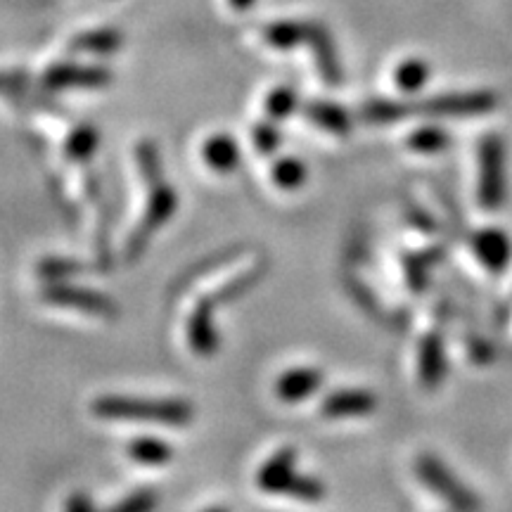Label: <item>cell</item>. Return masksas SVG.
<instances>
[{"mask_svg":"<svg viewBox=\"0 0 512 512\" xmlns=\"http://www.w3.org/2000/svg\"><path fill=\"white\" fill-rule=\"evenodd\" d=\"M91 411L100 420L162 427H185L195 415V408L183 399H128V396H100L98 401H93Z\"/></svg>","mask_w":512,"mask_h":512,"instance_id":"6da1fadb","label":"cell"},{"mask_svg":"<svg viewBox=\"0 0 512 512\" xmlns=\"http://www.w3.org/2000/svg\"><path fill=\"white\" fill-rule=\"evenodd\" d=\"M145 183H147V190H150V197H147L145 211L143 216H140L136 230H133L131 238L126 240V247H124L126 261H138L147 249V242L152 240V235H155L166 221L174 219L178 209L176 188L164 181V174L145 178Z\"/></svg>","mask_w":512,"mask_h":512,"instance_id":"7a4b0ae2","label":"cell"},{"mask_svg":"<svg viewBox=\"0 0 512 512\" xmlns=\"http://www.w3.org/2000/svg\"><path fill=\"white\" fill-rule=\"evenodd\" d=\"M505 200V147L498 136H489L479 145V204L496 211Z\"/></svg>","mask_w":512,"mask_h":512,"instance_id":"3957f363","label":"cell"},{"mask_svg":"<svg viewBox=\"0 0 512 512\" xmlns=\"http://www.w3.org/2000/svg\"><path fill=\"white\" fill-rule=\"evenodd\" d=\"M41 299L48 306H60V309L88 313V316L100 318H114L119 316V306L107 294L86 290V287L69 285L67 280L60 283H48L46 290L41 292Z\"/></svg>","mask_w":512,"mask_h":512,"instance_id":"277c9868","label":"cell"},{"mask_svg":"<svg viewBox=\"0 0 512 512\" xmlns=\"http://www.w3.org/2000/svg\"><path fill=\"white\" fill-rule=\"evenodd\" d=\"M415 472H418V477L422 479V484H425L427 489H432L434 494L444 498V501L448 505H453V508L458 510L479 508V501L475 498V494H472L465 484H460L458 477L453 475V472L448 470L439 458L425 453V456H420L418 463H415Z\"/></svg>","mask_w":512,"mask_h":512,"instance_id":"5b68a950","label":"cell"},{"mask_svg":"<svg viewBox=\"0 0 512 512\" xmlns=\"http://www.w3.org/2000/svg\"><path fill=\"white\" fill-rule=\"evenodd\" d=\"M494 105L496 98L491 93H451L411 105V117H418V114L420 117H477V114L489 112Z\"/></svg>","mask_w":512,"mask_h":512,"instance_id":"8992f818","label":"cell"},{"mask_svg":"<svg viewBox=\"0 0 512 512\" xmlns=\"http://www.w3.org/2000/svg\"><path fill=\"white\" fill-rule=\"evenodd\" d=\"M112 83V72L98 64H53L43 74V86L48 91H67V88H105Z\"/></svg>","mask_w":512,"mask_h":512,"instance_id":"52a82bcc","label":"cell"},{"mask_svg":"<svg viewBox=\"0 0 512 512\" xmlns=\"http://www.w3.org/2000/svg\"><path fill=\"white\" fill-rule=\"evenodd\" d=\"M304 43L311 48L313 60L318 64L320 79L328 83V86H339L342 83V64H339L337 48L332 43L330 31L323 24L306 22Z\"/></svg>","mask_w":512,"mask_h":512,"instance_id":"ba28073f","label":"cell"},{"mask_svg":"<svg viewBox=\"0 0 512 512\" xmlns=\"http://www.w3.org/2000/svg\"><path fill=\"white\" fill-rule=\"evenodd\" d=\"M214 311L207 302H197L195 309L188 313V323H185V337H188V347L197 356H214L219 351V330L214 325Z\"/></svg>","mask_w":512,"mask_h":512,"instance_id":"9c48e42d","label":"cell"},{"mask_svg":"<svg viewBox=\"0 0 512 512\" xmlns=\"http://www.w3.org/2000/svg\"><path fill=\"white\" fill-rule=\"evenodd\" d=\"M377 408V396L370 389H337L320 403V413L330 420L361 418Z\"/></svg>","mask_w":512,"mask_h":512,"instance_id":"30bf717a","label":"cell"},{"mask_svg":"<svg viewBox=\"0 0 512 512\" xmlns=\"http://www.w3.org/2000/svg\"><path fill=\"white\" fill-rule=\"evenodd\" d=\"M297 465V448L285 446L275 453L273 458H268L264 465L256 472V486L261 491H268V494H285V486L290 484V479L297 475L294 470Z\"/></svg>","mask_w":512,"mask_h":512,"instance_id":"8fae6325","label":"cell"},{"mask_svg":"<svg viewBox=\"0 0 512 512\" xmlns=\"http://www.w3.org/2000/svg\"><path fill=\"white\" fill-rule=\"evenodd\" d=\"M323 380L325 375L320 373L318 368H292L278 377V382H275V394H278V399L285 403H302L323 387Z\"/></svg>","mask_w":512,"mask_h":512,"instance_id":"7c38bea8","label":"cell"},{"mask_svg":"<svg viewBox=\"0 0 512 512\" xmlns=\"http://www.w3.org/2000/svg\"><path fill=\"white\" fill-rule=\"evenodd\" d=\"M472 247L479 256V261L489 268L491 273H501L505 266H508L512 247L508 235L498 228H484L472 238Z\"/></svg>","mask_w":512,"mask_h":512,"instance_id":"4fadbf2b","label":"cell"},{"mask_svg":"<svg viewBox=\"0 0 512 512\" xmlns=\"http://www.w3.org/2000/svg\"><path fill=\"white\" fill-rule=\"evenodd\" d=\"M202 159L214 174H221V176L233 174V171L240 166V159H242L238 140L228 136V133H216V136L204 140Z\"/></svg>","mask_w":512,"mask_h":512,"instance_id":"5bb4252c","label":"cell"},{"mask_svg":"<svg viewBox=\"0 0 512 512\" xmlns=\"http://www.w3.org/2000/svg\"><path fill=\"white\" fill-rule=\"evenodd\" d=\"M446 375V354L441 335L432 332L420 344V382L425 389H437Z\"/></svg>","mask_w":512,"mask_h":512,"instance_id":"9a60e30c","label":"cell"},{"mask_svg":"<svg viewBox=\"0 0 512 512\" xmlns=\"http://www.w3.org/2000/svg\"><path fill=\"white\" fill-rule=\"evenodd\" d=\"M304 117L313 121V124L325 128L332 136H349L351 133V114L344 107L335 105V102L313 100L304 105Z\"/></svg>","mask_w":512,"mask_h":512,"instance_id":"2e32d148","label":"cell"},{"mask_svg":"<svg viewBox=\"0 0 512 512\" xmlns=\"http://www.w3.org/2000/svg\"><path fill=\"white\" fill-rule=\"evenodd\" d=\"M124 46V36L117 29H95L86 31L72 38L69 50L72 53H88V55H112Z\"/></svg>","mask_w":512,"mask_h":512,"instance_id":"e0dca14e","label":"cell"},{"mask_svg":"<svg viewBox=\"0 0 512 512\" xmlns=\"http://www.w3.org/2000/svg\"><path fill=\"white\" fill-rule=\"evenodd\" d=\"M128 458L136 460L140 465H150V467H159L166 465L171 458H174V448H171L166 441L162 439H136L126 446Z\"/></svg>","mask_w":512,"mask_h":512,"instance_id":"ac0fdd59","label":"cell"},{"mask_svg":"<svg viewBox=\"0 0 512 512\" xmlns=\"http://www.w3.org/2000/svg\"><path fill=\"white\" fill-rule=\"evenodd\" d=\"M98 145H100L98 131H95L93 126L81 124V126H76L72 133H69L67 140H64V157H67L69 162L83 164L95 155Z\"/></svg>","mask_w":512,"mask_h":512,"instance_id":"d6986e66","label":"cell"},{"mask_svg":"<svg viewBox=\"0 0 512 512\" xmlns=\"http://www.w3.org/2000/svg\"><path fill=\"white\" fill-rule=\"evenodd\" d=\"M306 22H273L264 29V41L271 48L290 50L304 43Z\"/></svg>","mask_w":512,"mask_h":512,"instance_id":"ffe728a7","label":"cell"},{"mask_svg":"<svg viewBox=\"0 0 512 512\" xmlns=\"http://www.w3.org/2000/svg\"><path fill=\"white\" fill-rule=\"evenodd\" d=\"M427 81H430V64L418 57L401 62L394 72V83L403 93H418Z\"/></svg>","mask_w":512,"mask_h":512,"instance_id":"44dd1931","label":"cell"},{"mask_svg":"<svg viewBox=\"0 0 512 512\" xmlns=\"http://www.w3.org/2000/svg\"><path fill=\"white\" fill-rule=\"evenodd\" d=\"M306 176H309L306 174V164H302L299 159H294V157L278 159L271 169L273 183L285 192H294V190L302 188V185L306 183Z\"/></svg>","mask_w":512,"mask_h":512,"instance_id":"7402d4cb","label":"cell"},{"mask_svg":"<svg viewBox=\"0 0 512 512\" xmlns=\"http://www.w3.org/2000/svg\"><path fill=\"white\" fill-rule=\"evenodd\" d=\"M361 117L370 124H392L411 117V105L408 102H392V100H373L363 107Z\"/></svg>","mask_w":512,"mask_h":512,"instance_id":"603a6c76","label":"cell"},{"mask_svg":"<svg viewBox=\"0 0 512 512\" xmlns=\"http://www.w3.org/2000/svg\"><path fill=\"white\" fill-rule=\"evenodd\" d=\"M448 145H451V138L439 126H422L408 138V147L413 152H420V155H437V152H444Z\"/></svg>","mask_w":512,"mask_h":512,"instance_id":"cb8c5ba5","label":"cell"},{"mask_svg":"<svg viewBox=\"0 0 512 512\" xmlns=\"http://www.w3.org/2000/svg\"><path fill=\"white\" fill-rule=\"evenodd\" d=\"M297 110V91L290 86H278L266 98V117L273 121L290 119Z\"/></svg>","mask_w":512,"mask_h":512,"instance_id":"d4e9b609","label":"cell"},{"mask_svg":"<svg viewBox=\"0 0 512 512\" xmlns=\"http://www.w3.org/2000/svg\"><path fill=\"white\" fill-rule=\"evenodd\" d=\"M86 271H88L86 266L72 259H46L36 268V273L41 275L46 283H60V280H67L72 278V275H81Z\"/></svg>","mask_w":512,"mask_h":512,"instance_id":"484cf974","label":"cell"},{"mask_svg":"<svg viewBox=\"0 0 512 512\" xmlns=\"http://www.w3.org/2000/svg\"><path fill=\"white\" fill-rule=\"evenodd\" d=\"M290 498H297V501H306V503H318L325 498V486L313 477H302L294 475L290 479V484L285 486V494Z\"/></svg>","mask_w":512,"mask_h":512,"instance_id":"4316f807","label":"cell"},{"mask_svg":"<svg viewBox=\"0 0 512 512\" xmlns=\"http://www.w3.org/2000/svg\"><path fill=\"white\" fill-rule=\"evenodd\" d=\"M278 121L273 119H264L259 121V124L254 126V133H252V140H254V147L259 155H273L275 150H278L280 145V131H278Z\"/></svg>","mask_w":512,"mask_h":512,"instance_id":"83f0119b","label":"cell"},{"mask_svg":"<svg viewBox=\"0 0 512 512\" xmlns=\"http://www.w3.org/2000/svg\"><path fill=\"white\" fill-rule=\"evenodd\" d=\"M159 503V494L155 489H140L136 494H131L128 498H124L119 505H114L112 510L117 512H145L150 508H155Z\"/></svg>","mask_w":512,"mask_h":512,"instance_id":"f1b7e54d","label":"cell"},{"mask_svg":"<svg viewBox=\"0 0 512 512\" xmlns=\"http://www.w3.org/2000/svg\"><path fill=\"white\" fill-rule=\"evenodd\" d=\"M27 83V74L24 72H5L0 74V91H15Z\"/></svg>","mask_w":512,"mask_h":512,"instance_id":"f546056e","label":"cell"},{"mask_svg":"<svg viewBox=\"0 0 512 512\" xmlns=\"http://www.w3.org/2000/svg\"><path fill=\"white\" fill-rule=\"evenodd\" d=\"M67 510H76V512H88V510H93V503L88 501V498H83V496H79L76 494L72 501L67 503Z\"/></svg>","mask_w":512,"mask_h":512,"instance_id":"4dcf8cb0","label":"cell"},{"mask_svg":"<svg viewBox=\"0 0 512 512\" xmlns=\"http://www.w3.org/2000/svg\"><path fill=\"white\" fill-rule=\"evenodd\" d=\"M228 3H230V8H233V10L245 12V10H252L254 8L256 0H228Z\"/></svg>","mask_w":512,"mask_h":512,"instance_id":"1f68e13d","label":"cell"}]
</instances>
